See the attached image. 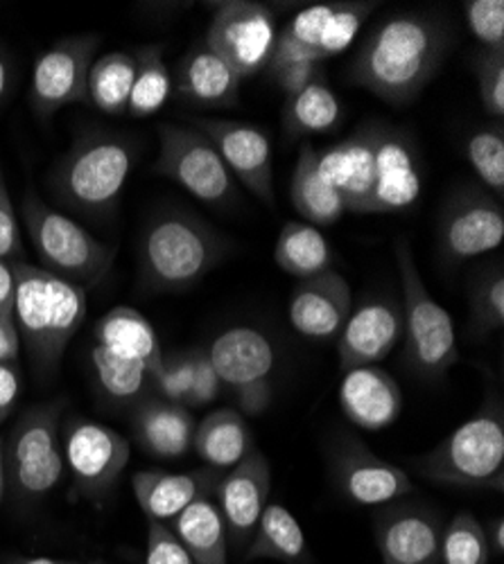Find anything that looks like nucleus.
<instances>
[{
    "instance_id": "1",
    "label": "nucleus",
    "mask_w": 504,
    "mask_h": 564,
    "mask_svg": "<svg viewBox=\"0 0 504 564\" xmlns=\"http://www.w3.org/2000/svg\"><path fill=\"white\" fill-rule=\"evenodd\" d=\"M452 45L450 23L432 12L385 19L353 55L346 82L392 107L415 102L439 73Z\"/></svg>"
},
{
    "instance_id": "2",
    "label": "nucleus",
    "mask_w": 504,
    "mask_h": 564,
    "mask_svg": "<svg viewBox=\"0 0 504 564\" xmlns=\"http://www.w3.org/2000/svg\"><path fill=\"white\" fill-rule=\"evenodd\" d=\"M232 251L206 219L191 210H163L150 219L139 247L143 285L152 292H183L206 278Z\"/></svg>"
},
{
    "instance_id": "3",
    "label": "nucleus",
    "mask_w": 504,
    "mask_h": 564,
    "mask_svg": "<svg viewBox=\"0 0 504 564\" xmlns=\"http://www.w3.org/2000/svg\"><path fill=\"white\" fill-rule=\"evenodd\" d=\"M14 325L39 372L57 370L86 318V290L30 262H14Z\"/></svg>"
},
{
    "instance_id": "4",
    "label": "nucleus",
    "mask_w": 504,
    "mask_h": 564,
    "mask_svg": "<svg viewBox=\"0 0 504 564\" xmlns=\"http://www.w3.org/2000/svg\"><path fill=\"white\" fill-rule=\"evenodd\" d=\"M136 159L139 148L131 138L105 129L86 131L53 167L51 191L73 213L109 215L118 206Z\"/></svg>"
},
{
    "instance_id": "5",
    "label": "nucleus",
    "mask_w": 504,
    "mask_h": 564,
    "mask_svg": "<svg viewBox=\"0 0 504 564\" xmlns=\"http://www.w3.org/2000/svg\"><path fill=\"white\" fill-rule=\"evenodd\" d=\"M426 481L450 488L504 490V409L495 391L462 427L409 463Z\"/></svg>"
},
{
    "instance_id": "6",
    "label": "nucleus",
    "mask_w": 504,
    "mask_h": 564,
    "mask_svg": "<svg viewBox=\"0 0 504 564\" xmlns=\"http://www.w3.org/2000/svg\"><path fill=\"white\" fill-rule=\"evenodd\" d=\"M394 251L403 290V361L417 378L426 382H439L460 361L454 323L428 292L409 240L400 238Z\"/></svg>"
},
{
    "instance_id": "7",
    "label": "nucleus",
    "mask_w": 504,
    "mask_h": 564,
    "mask_svg": "<svg viewBox=\"0 0 504 564\" xmlns=\"http://www.w3.org/2000/svg\"><path fill=\"white\" fill-rule=\"evenodd\" d=\"M21 215L43 271L84 290L98 285L111 271L116 249L96 240L84 226L51 208L32 191L23 197Z\"/></svg>"
},
{
    "instance_id": "8",
    "label": "nucleus",
    "mask_w": 504,
    "mask_h": 564,
    "mask_svg": "<svg viewBox=\"0 0 504 564\" xmlns=\"http://www.w3.org/2000/svg\"><path fill=\"white\" fill-rule=\"evenodd\" d=\"M60 413V402L25 411L3 447L6 481L23 499L45 497L64 477Z\"/></svg>"
},
{
    "instance_id": "9",
    "label": "nucleus",
    "mask_w": 504,
    "mask_h": 564,
    "mask_svg": "<svg viewBox=\"0 0 504 564\" xmlns=\"http://www.w3.org/2000/svg\"><path fill=\"white\" fill-rule=\"evenodd\" d=\"M154 172L168 176L197 202L226 210L238 197L234 174L226 170L211 140L195 127H159V159Z\"/></svg>"
},
{
    "instance_id": "10",
    "label": "nucleus",
    "mask_w": 504,
    "mask_h": 564,
    "mask_svg": "<svg viewBox=\"0 0 504 564\" xmlns=\"http://www.w3.org/2000/svg\"><path fill=\"white\" fill-rule=\"evenodd\" d=\"M222 387H228L240 413L260 415L271 402V372L277 368V350L254 327H232L215 337L206 350Z\"/></svg>"
},
{
    "instance_id": "11",
    "label": "nucleus",
    "mask_w": 504,
    "mask_h": 564,
    "mask_svg": "<svg viewBox=\"0 0 504 564\" xmlns=\"http://www.w3.org/2000/svg\"><path fill=\"white\" fill-rule=\"evenodd\" d=\"M376 8L378 3H364V0L310 6L279 32L271 59L322 64L348 48Z\"/></svg>"
},
{
    "instance_id": "12",
    "label": "nucleus",
    "mask_w": 504,
    "mask_h": 564,
    "mask_svg": "<svg viewBox=\"0 0 504 564\" xmlns=\"http://www.w3.org/2000/svg\"><path fill=\"white\" fill-rule=\"evenodd\" d=\"M213 19L204 43L243 79L267 68L277 48V21L251 0H222L211 6Z\"/></svg>"
},
{
    "instance_id": "13",
    "label": "nucleus",
    "mask_w": 504,
    "mask_h": 564,
    "mask_svg": "<svg viewBox=\"0 0 504 564\" xmlns=\"http://www.w3.org/2000/svg\"><path fill=\"white\" fill-rule=\"evenodd\" d=\"M504 240L502 202L489 191L464 185L454 191L439 215L437 245L443 262L460 264L495 251Z\"/></svg>"
},
{
    "instance_id": "14",
    "label": "nucleus",
    "mask_w": 504,
    "mask_h": 564,
    "mask_svg": "<svg viewBox=\"0 0 504 564\" xmlns=\"http://www.w3.org/2000/svg\"><path fill=\"white\" fill-rule=\"evenodd\" d=\"M374 140V187L366 215L405 213L421 199L423 167L421 152L409 131L369 120Z\"/></svg>"
},
{
    "instance_id": "15",
    "label": "nucleus",
    "mask_w": 504,
    "mask_h": 564,
    "mask_svg": "<svg viewBox=\"0 0 504 564\" xmlns=\"http://www.w3.org/2000/svg\"><path fill=\"white\" fill-rule=\"evenodd\" d=\"M100 48L98 34L68 36L41 53L32 68L30 105L39 118L86 102L88 70Z\"/></svg>"
},
{
    "instance_id": "16",
    "label": "nucleus",
    "mask_w": 504,
    "mask_h": 564,
    "mask_svg": "<svg viewBox=\"0 0 504 564\" xmlns=\"http://www.w3.org/2000/svg\"><path fill=\"white\" fill-rule=\"evenodd\" d=\"M62 449L77 490L88 499L107 495L129 463L125 436L79 415L68 420Z\"/></svg>"
},
{
    "instance_id": "17",
    "label": "nucleus",
    "mask_w": 504,
    "mask_h": 564,
    "mask_svg": "<svg viewBox=\"0 0 504 564\" xmlns=\"http://www.w3.org/2000/svg\"><path fill=\"white\" fill-rule=\"evenodd\" d=\"M331 479L342 497L357 506H389L415 490L405 469L348 434L331 449Z\"/></svg>"
},
{
    "instance_id": "18",
    "label": "nucleus",
    "mask_w": 504,
    "mask_h": 564,
    "mask_svg": "<svg viewBox=\"0 0 504 564\" xmlns=\"http://www.w3.org/2000/svg\"><path fill=\"white\" fill-rule=\"evenodd\" d=\"M193 127L215 145L234 178L262 204L274 206V156L269 138L260 127L217 118H195Z\"/></svg>"
},
{
    "instance_id": "19",
    "label": "nucleus",
    "mask_w": 504,
    "mask_h": 564,
    "mask_svg": "<svg viewBox=\"0 0 504 564\" xmlns=\"http://www.w3.org/2000/svg\"><path fill=\"white\" fill-rule=\"evenodd\" d=\"M441 514L421 503L383 508L374 538L383 564H441Z\"/></svg>"
},
{
    "instance_id": "20",
    "label": "nucleus",
    "mask_w": 504,
    "mask_h": 564,
    "mask_svg": "<svg viewBox=\"0 0 504 564\" xmlns=\"http://www.w3.org/2000/svg\"><path fill=\"white\" fill-rule=\"evenodd\" d=\"M271 490V469L260 449H254L236 467L222 475L215 495L226 527L228 549L245 551L267 508Z\"/></svg>"
},
{
    "instance_id": "21",
    "label": "nucleus",
    "mask_w": 504,
    "mask_h": 564,
    "mask_svg": "<svg viewBox=\"0 0 504 564\" xmlns=\"http://www.w3.org/2000/svg\"><path fill=\"white\" fill-rule=\"evenodd\" d=\"M403 339V310L387 296L362 301L351 312L337 337L340 368L353 370L360 366H376L392 355Z\"/></svg>"
},
{
    "instance_id": "22",
    "label": "nucleus",
    "mask_w": 504,
    "mask_h": 564,
    "mask_svg": "<svg viewBox=\"0 0 504 564\" xmlns=\"http://www.w3.org/2000/svg\"><path fill=\"white\" fill-rule=\"evenodd\" d=\"M353 312V294L344 275L324 271L299 280L288 305L294 330L312 341L337 339Z\"/></svg>"
},
{
    "instance_id": "23",
    "label": "nucleus",
    "mask_w": 504,
    "mask_h": 564,
    "mask_svg": "<svg viewBox=\"0 0 504 564\" xmlns=\"http://www.w3.org/2000/svg\"><path fill=\"white\" fill-rule=\"evenodd\" d=\"M317 170L342 197L346 210L366 215L374 187V140L369 120L340 143L317 152Z\"/></svg>"
},
{
    "instance_id": "24",
    "label": "nucleus",
    "mask_w": 504,
    "mask_h": 564,
    "mask_svg": "<svg viewBox=\"0 0 504 564\" xmlns=\"http://www.w3.org/2000/svg\"><path fill=\"white\" fill-rule=\"evenodd\" d=\"M340 406L355 427L380 432L392 427L403 413V391L387 370L378 366H360L344 372Z\"/></svg>"
},
{
    "instance_id": "25",
    "label": "nucleus",
    "mask_w": 504,
    "mask_h": 564,
    "mask_svg": "<svg viewBox=\"0 0 504 564\" xmlns=\"http://www.w3.org/2000/svg\"><path fill=\"white\" fill-rule=\"evenodd\" d=\"M219 479L222 473L213 467L191 469V473L148 469V473L133 475L131 488L148 520L168 524L195 501L208 499V495L215 492Z\"/></svg>"
},
{
    "instance_id": "26",
    "label": "nucleus",
    "mask_w": 504,
    "mask_h": 564,
    "mask_svg": "<svg viewBox=\"0 0 504 564\" xmlns=\"http://www.w3.org/2000/svg\"><path fill=\"white\" fill-rule=\"evenodd\" d=\"M243 77L215 55L204 41L181 57L172 90L181 100L208 109H232L240 102Z\"/></svg>"
},
{
    "instance_id": "27",
    "label": "nucleus",
    "mask_w": 504,
    "mask_h": 564,
    "mask_svg": "<svg viewBox=\"0 0 504 564\" xmlns=\"http://www.w3.org/2000/svg\"><path fill=\"white\" fill-rule=\"evenodd\" d=\"M195 425L197 422L186 406L165 402L163 398L141 400L133 415V430L141 447L154 458L165 460L189 454Z\"/></svg>"
},
{
    "instance_id": "28",
    "label": "nucleus",
    "mask_w": 504,
    "mask_h": 564,
    "mask_svg": "<svg viewBox=\"0 0 504 564\" xmlns=\"http://www.w3.org/2000/svg\"><path fill=\"white\" fill-rule=\"evenodd\" d=\"M96 346L146 366L152 378L159 372L163 352L152 323L133 307H114L96 325Z\"/></svg>"
},
{
    "instance_id": "29",
    "label": "nucleus",
    "mask_w": 504,
    "mask_h": 564,
    "mask_svg": "<svg viewBox=\"0 0 504 564\" xmlns=\"http://www.w3.org/2000/svg\"><path fill=\"white\" fill-rule=\"evenodd\" d=\"M193 447L206 467L217 473L236 467L256 449L247 420L236 409H217L200 420L193 434Z\"/></svg>"
},
{
    "instance_id": "30",
    "label": "nucleus",
    "mask_w": 504,
    "mask_h": 564,
    "mask_svg": "<svg viewBox=\"0 0 504 564\" xmlns=\"http://www.w3.org/2000/svg\"><path fill=\"white\" fill-rule=\"evenodd\" d=\"M168 529L195 564H228L226 527L219 508L211 499H200L179 512Z\"/></svg>"
},
{
    "instance_id": "31",
    "label": "nucleus",
    "mask_w": 504,
    "mask_h": 564,
    "mask_svg": "<svg viewBox=\"0 0 504 564\" xmlns=\"http://www.w3.org/2000/svg\"><path fill=\"white\" fill-rule=\"evenodd\" d=\"M290 199L310 226H333L346 213L342 197L317 170V150L303 145L290 181Z\"/></svg>"
},
{
    "instance_id": "32",
    "label": "nucleus",
    "mask_w": 504,
    "mask_h": 564,
    "mask_svg": "<svg viewBox=\"0 0 504 564\" xmlns=\"http://www.w3.org/2000/svg\"><path fill=\"white\" fill-rule=\"evenodd\" d=\"M274 260L292 278L305 280L331 271L335 253L322 230L305 221H288L274 247Z\"/></svg>"
},
{
    "instance_id": "33",
    "label": "nucleus",
    "mask_w": 504,
    "mask_h": 564,
    "mask_svg": "<svg viewBox=\"0 0 504 564\" xmlns=\"http://www.w3.org/2000/svg\"><path fill=\"white\" fill-rule=\"evenodd\" d=\"M342 116L344 111L335 90L324 79H317L294 96H288L283 107V129L292 138L331 133L340 127Z\"/></svg>"
},
{
    "instance_id": "34",
    "label": "nucleus",
    "mask_w": 504,
    "mask_h": 564,
    "mask_svg": "<svg viewBox=\"0 0 504 564\" xmlns=\"http://www.w3.org/2000/svg\"><path fill=\"white\" fill-rule=\"evenodd\" d=\"M305 553V538L297 522V517L279 506L267 503L260 514V522L254 531L249 546L245 549V560H279L297 562Z\"/></svg>"
},
{
    "instance_id": "35",
    "label": "nucleus",
    "mask_w": 504,
    "mask_h": 564,
    "mask_svg": "<svg viewBox=\"0 0 504 564\" xmlns=\"http://www.w3.org/2000/svg\"><path fill=\"white\" fill-rule=\"evenodd\" d=\"M136 77V53H109L94 62L86 82V102L109 116L127 113Z\"/></svg>"
},
{
    "instance_id": "36",
    "label": "nucleus",
    "mask_w": 504,
    "mask_h": 564,
    "mask_svg": "<svg viewBox=\"0 0 504 564\" xmlns=\"http://www.w3.org/2000/svg\"><path fill=\"white\" fill-rule=\"evenodd\" d=\"M172 96V75L163 62L161 45H146L136 51V77L127 113L133 118H150L159 113Z\"/></svg>"
},
{
    "instance_id": "37",
    "label": "nucleus",
    "mask_w": 504,
    "mask_h": 564,
    "mask_svg": "<svg viewBox=\"0 0 504 564\" xmlns=\"http://www.w3.org/2000/svg\"><path fill=\"white\" fill-rule=\"evenodd\" d=\"M90 364H94L100 389L116 402L143 400L146 391L154 387L152 372L146 366L122 359L103 346L90 350Z\"/></svg>"
},
{
    "instance_id": "38",
    "label": "nucleus",
    "mask_w": 504,
    "mask_h": 564,
    "mask_svg": "<svg viewBox=\"0 0 504 564\" xmlns=\"http://www.w3.org/2000/svg\"><path fill=\"white\" fill-rule=\"evenodd\" d=\"M464 154L489 187V193L495 195L497 202L504 197V127L502 122L482 127L467 138Z\"/></svg>"
},
{
    "instance_id": "39",
    "label": "nucleus",
    "mask_w": 504,
    "mask_h": 564,
    "mask_svg": "<svg viewBox=\"0 0 504 564\" xmlns=\"http://www.w3.org/2000/svg\"><path fill=\"white\" fill-rule=\"evenodd\" d=\"M491 546L478 517L471 512L454 514L443 527L441 564H489Z\"/></svg>"
},
{
    "instance_id": "40",
    "label": "nucleus",
    "mask_w": 504,
    "mask_h": 564,
    "mask_svg": "<svg viewBox=\"0 0 504 564\" xmlns=\"http://www.w3.org/2000/svg\"><path fill=\"white\" fill-rule=\"evenodd\" d=\"M504 327V269L502 262L486 267L471 290V333L478 337Z\"/></svg>"
},
{
    "instance_id": "41",
    "label": "nucleus",
    "mask_w": 504,
    "mask_h": 564,
    "mask_svg": "<svg viewBox=\"0 0 504 564\" xmlns=\"http://www.w3.org/2000/svg\"><path fill=\"white\" fill-rule=\"evenodd\" d=\"M475 77L484 111L495 120H504V51H480L475 57Z\"/></svg>"
},
{
    "instance_id": "42",
    "label": "nucleus",
    "mask_w": 504,
    "mask_h": 564,
    "mask_svg": "<svg viewBox=\"0 0 504 564\" xmlns=\"http://www.w3.org/2000/svg\"><path fill=\"white\" fill-rule=\"evenodd\" d=\"M467 25L484 51H504V3L502 0H469L464 3Z\"/></svg>"
},
{
    "instance_id": "43",
    "label": "nucleus",
    "mask_w": 504,
    "mask_h": 564,
    "mask_svg": "<svg viewBox=\"0 0 504 564\" xmlns=\"http://www.w3.org/2000/svg\"><path fill=\"white\" fill-rule=\"evenodd\" d=\"M154 387L165 402L186 406L193 387V352H174L163 357L161 368L154 375Z\"/></svg>"
},
{
    "instance_id": "44",
    "label": "nucleus",
    "mask_w": 504,
    "mask_h": 564,
    "mask_svg": "<svg viewBox=\"0 0 504 564\" xmlns=\"http://www.w3.org/2000/svg\"><path fill=\"white\" fill-rule=\"evenodd\" d=\"M0 260L25 262L19 217L14 210V202L10 197V187H8L3 167H0Z\"/></svg>"
},
{
    "instance_id": "45",
    "label": "nucleus",
    "mask_w": 504,
    "mask_h": 564,
    "mask_svg": "<svg viewBox=\"0 0 504 564\" xmlns=\"http://www.w3.org/2000/svg\"><path fill=\"white\" fill-rule=\"evenodd\" d=\"M265 70L286 96H294L308 84L322 79V64L305 59H271Z\"/></svg>"
},
{
    "instance_id": "46",
    "label": "nucleus",
    "mask_w": 504,
    "mask_h": 564,
    "mask_svg": "<svg viewBox=\"0 0 504 564\" xmlns=\"http://www.w3.org/2000/svg\"><path fill=\"white\" fill-rule=\"evenodd\" d=\"M146 564H195V562L165 524L148 520Z\"/></svg>"
},
{
    "instance_id": "47",
    "label": "nucleus",
    "mask_w": 504,
    "mask_h": 564,
    "mask_svg": "<svg viewBox=\"0 0 504 564\" xmlns=\"http://www.w3.org/2000/svg\"><path fill=\"white\" fill-rule=\"evenodd\" d=\"M222 382L206 350H193V387L186 406H208L217 400Z\"/></svg>"
},
{
    "instance_id": "48",
    "label": "nucleus",
    "mask_w": 504,
    "mask_h": 564,
    "mask_svg": "<svg viewBox=\"0 0 504 564\" xmlns=\"http://www.w3.org/2000/svg\"><path fill=\"white\" fill-rule=\"evenodd\" d=\"M21 370L14 361H0V422L14 411L21 395Z\"/></svg>"
},
{
    "instance_id": "49",
    "label": "nucleus",
    "mask_w": 504,
    "mask_h": 564,
    "mask_svg": "<svg viewBox=\"0 0 504 564\" xmlns=\"http://www.w3.org/2000/svg\"><path fill=\"white\" fill-rule=\"evenodd\" d=\"M14 294H17L14 262L0 260V318L14 321Z\"/></svg>"
},
{
    "instance_id": "50",
    "label": "nucleus",
    "mask_w": 504,
    "mask_h": 564,
    "mask_svg": "<svg viewBox=\"0 0 504 564\" xmlns=\"http://www.w3.org/2000/svg\"><path fill=\"white\" fill-rule=\"evenodd\" d=\"M21 350V337L14 321L0 318V361H17Z\"/></svg>"
},
{
    "instance_id": "51",
    "label": "nucleus",
    "mask_w": 504,
    "mask_h": 564,
    "mask_svg": "<svg viewBox=\"0 0 504 564\" xmlns=\"http://www.w3.org/2000/svg\"><path fill=\"white\" fill-rule=\"evenodd\" d=\"M486 542L491 546V553L502 555L504 553V517L495 514L491 520H486V524H482Z\"/></svg>"
},
{
    "instance_id": "52",
    "label": "nucleus",
    "mask_w": 504,
    "mask_h": 564,
    "mask_svg": "<svg viewBox=\"0 0 504 564\" xmlns=\"http://www.w3.org/2000/svg\"><path fill=\"white\" fill-rule=\"evenodd\" d=\"M14 86V73H12V62L10 57L0 51V109L10 100V93Z\"/></svg>"
},
{
    "instance_id": "53",
    "label": "nucleus",
    "mask_w": 504,
    "mask_h": 564,
    "mask_svg": "<svg viewBox=\"0 0 504 564\" xmlns=\"http://www.w3.org/2000/svg\"><path fill=\"white\" fill-rule=\"evenodd\" d=\"M14 564H107V562H103V560L82 562V560H60V557H23V560H17Z\"/></svg>"
},
{
    "instance_id": "54",
    "label": "nucleus",
    "mask_w": 504,
    "mask_h": 564,
    "mask_svg": "<svg viewBox=\"0 0 504 564\" xmlns=\"http://www.w3.org/2000/svg\"><path fill=\"white\" fill-rule=\"evenodd\" d=\"M6 469H3V473H0V503H3V495H6Z\"/></svg>"
},
{
    "instance_id": "55",
    "label": "nucleus",
    "mask_w": 504,
    "mask_h": 564,
    "mask_svg": "<svg viewBox=\"0 0 504 564\" xmlns=\"http://www.w3.org/2000/svg\"><path fill=\"white\" fill-rule=\"evenodd\" d=\"M6 469V463H3V443H0V473Z\"/></svg>"
}]
</instances>
